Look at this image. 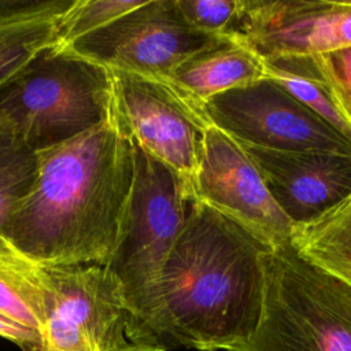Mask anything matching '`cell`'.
<instances>
[{
  "label": "cell",
  "mask_w": 351,
  "mask_h": 351,
  "mask_svg": "<svg viewBox=\"0 0 351 351\" xmlns=\"http://www.w3.org/2000/svg\"><path fill=\"white\" fill-rule=\"evenodd\" d=\"M232 351H351V287L291 243L271 248L259 322Z\"/></svg>",
  "instance_id": "cell-4"
},
{
  "label": "cell",
  "mask_w": 351,
  "mask_h": 351,
  "mask_svg": "<svg viewBox=\"0 0 351 351\" xmlns=\"http://www.w3.org/2000/svg\"><path fill=\"white\" fill-rule=\"evenodd\" d=\"M134 148L110 121L37 151V177L0 234L43 267L108 266L125 239Z\"/></svg>",
  "instance_id": "cell-2"
},
{
  "label": "cell",
  "mask_w": 351,
  "mask_h": 351,
  "mask_svg": "<svg viewBox=\"0 0 351 351\" xmlns=\"http://www.w3.org/2000/svg\"><path fill=\"white\" fill-rule=\"evenodd\" d=\"M44 269L51 303L36 351H118L129 343L121 287L107 266Z\"/></svg>",
  "instance_id": "cell-9"
},
{
  "label": "cell",
  "mask_w": 351,
  "mask_h": 351,
  "mask_svg": "<svg viewBox=\"0 0 351 351\" xmlns=\"http://www.w3.org/2000/svg\"><path fill=\"white\" fill-rule=\"evenodd\" d=\"M118 351H163V350H159V348H155V347H151V346H143V344H136V343L129 341L126 346H123Z\"/></svg>",
  "instance_id": "cell-23"
},
{
  "label": "cell",
  "mask_w": 351,
  "mask_h": 351,
  "mask_svg": "<svg viewBox=\"0 0 351 351\" xmlns=\"http://www.w3.org/2000/svg\"><path fill=\"white\" fill-rule=\"evenodd\" d=\"M37 177V151L0 121V229Z\"/></svg>",
  "instance_id": "cell-18"
},
{
  "label": "cell",
  "mask_w": 351,
  "mask_h": 351,
  "mask_svg": "<svg viewBox=\"0 0 351 351\" xmlns=\"http://www.w3.org/2000/svg\"><path fill=\"white\" fill-rule=\"evenodd\" d=\"M110 74L108 119L133 144L184 178L192 191L211 125L203 108L169 81L115 70Z\"/></svg>",
  "instance_id": "cell-6"
},
{
  "label": "cell",
  "mask_w": 351,
  "mask_h": 351,
  "mask_svg": "<svg viewBox=\"0 0 351 351\" xmlns=\"http://www.w3.org/2000/svg\"><path fill=\"white\" fill-rule=\"evenodd\" d=\"M318 77L351 125V45L311 55Z\"/></svg>",
  "instance_id": "cell-21"
},
{
  "label": "cell",
  "mask_w": 351,
  "mask_h": 351,
  "mask_svg": "<svg viewBox=\"0 0 351 351\" xmlns=\"http://www.w3.org/2000/svg\"><path fill=\"white\" fill-rule=\"evenodd\" d=\"M185 22L208 36H226L234 25L241 0H176Z\"/></svg>",
  "instance_id": "cell-20"
},
{
  "label": "cell",
  "mask_w": 351,
  "mask_h": 351,
  "mask_svg": "<svg viewBox=\"0 0 351 351\" xmlns=\"http://www.w3.org/2000/svg\"><path fill=\"white\" fill-rule=\"evenodd\" d=\"M226 36L263 60L324 53L351 45V0H241Z\"/></svg>",
  "instance_id": "cell-11"
},
{
  "label": "cell",
  "mask_w": 351,
  "mask_h": 351,
  "mask_svg": "<svg viewBox=\"0 0 351 351\" xmlns=\"http://www.w3.org/2000/svg\"><path fill=\"white\" fill-rule=\"evenodd\" d=\"M0 337L14 343L22 351H36L41 341V335L37 330L19 325L0 314Z\"/></svg>",
  "instance_id": "cell-22"
},
{
  "label": "cell",
  "mask_w": 351,
  "mask_h": 351,
  "mask_svg": "<svg viewBox=\"0 0 351 351\" xmlns=\"http://www.w3.org/2000/svg\"><path fill=\"white\" fill-rule=\"evenodd\" d=\"M240 145L296 229L317 221L351 195V154Z\"/></svg>",
  "instance_id": "cell-12"
},
{
  "label": "cell",
  "mask_w": 351,
  "mask_h": 351,
  "mask_svg": "<svg viewBox=\"0 0 351 351\" xmlns=\"http://www.w3.org/2000/svg\"><path fill=\"white\" fill-rule=\"evenodd\" d=\"M291 244L307 261L351 287V195L317 221L298 228Z\"/></svg>",
  "instance_id": "cell-16"
},
{
  "label": "cell",
  "mask_w": 351,
  "mask_h": 351,
  "mask_svg": "<svg viewBox=\"0 0 351 351\" xmlns=\"http://www.w3.org/2000/svg\"><path fill=\"white\" fill-rule=\"evenodd\" d=\"M192 197L240 223L271 248L292 241L296 228L273 200L251 158L213 125L204 134Z\"/></svg>",
  "instance_id": "cell-10"
},
{
  "label": "cell",
  "mask_w": 351,
  "mask_h": 351,
  "mask_svg": "<svg viewBox=\"0 0 351 351\" xmlns=\"http://www.w3.org/2000/svg\"><path fill=\"white\" fill-rule=\"evenodd\" d=\"M203 111L213 126L240 144L351 154L350 138L269 77L210 99Z\"/></svg>",
  "instance_id": "cell-7"
},
{
  "label": "cell",
  "mask_w": 351,
  "mask_h": 351,
  "mask_svg": "<svg viewBox=\"0 0 351 351\" xmlns=\"http://www.w3.org/2000/svg\"><path fill=\"white\" fill-rule=\"evenodd\" d=\"M110 101V70L53 44L0 85V121L40 151L107 121Z\"/></svg>",
  "instance_id": "cell-3"
},
{
  "label": "cell",
  "mask_w": 351,
  "mask_h": 351,
  "mask_svg": "<svg viewBox=\"0 0 351 351\" xmlns=\"http://www.w3.org/2000/svg\"><path fill=\"white\" fill-rule=\"evenodd\" d=\"M134 148V182L128 230L107 266L115 276L125 311L155 285L174 248L192 200L191 186L176 171Z\"/></svg>",
  "instance_id": "cell-5"
},
{
  "label": "cell",
  "mask_w": 351,
  "mask_h": 351,
  "mask_svg": "<svg viewBox=\"0 0 351 351\" xmlns=\"http://www.w3.org/2000/svg\"><path fill=\"white\" fill-rule=\"evenodd\" d=\"M49 303L45 269L0 234V314L41 335Z\"/></svg>",
  "instance_id": "cell-15"
},
{
  "label": "cell",
  "mask_w": 351,
  "mask_h": 351,
  "mask_svg": "<svg viewBox=\"0 0 351 351\" xmlns=\"http://www.w3.org/2000/svg\"><path fill=\"white\" fill-rule=\"evenodd\" d=\"M263 77V59L237 38L222 36L180 63L167 81L203 108L210 99Z\"/></svg>",
  "instance_id": "cell-13"
},
{
  "label": "cell",
  "mask_w": 351,
  "mask_h": 351,
  "mask_svg": "<svg viewBox=\"0 0 351 351\" xmlns=\"http://www.w3.org/2000/svg\"><path fill=\"white\" fill-rule=\"evenodd\" d=\"M270 250L240 223L192 197L155 285L126 310L129 341L163 351H232L259 322Z\"/></svg>",
  "instance_id": "cell-1"
},
{
  "label": "cell",
  "mask_w": 351,
  "mask_h": 351,
  "mask_svg": "<svg viewBox=\"0 0 351 351\" xmlns=\"http://www.w3.org/2000/svg\"><path fill=\"white\" fill-rule=\"evenodd\" d=\"M217 38L191 27L176 0H144L103 29L60 47L108 70L167 81L180 63Z\"/></svg>",
  "instance_id": "cell-8"
},
{
  "label": "cell",
  "mask_w": 351,
  "mask_h": 351,
  "mask_svg": "<svg viewBox=\"0 0 351 351\" xmlns=\"http://www.w3.org/2000/svg\"><path fill=\"white\" fill-rule=\"evenodd\" d=\"M263 62L265 77L278 82L314 114L351 140V125L318 77L311 56L274 58Z\"/></svg>",
  "instance_id": "cell-17"
},
{
  "label": "cell",
  "mask_w": 351,
  "mask_h": 351,
  "mask_svg": "<svg viewBox=\"0 0 351 351\" xmlns=\"http://www.w3.org/2000/svg\"><path fill=\"white\" fill-rule=\"evenodd\" d=\"M143 3L144 0H74L60 16L58 45H67L103 29Z\"/></svg>",
  "instance_id": "cell-19"
},
{
  "label": "cell",
  "mask_w": 351,
  "mask_h": 351,
  "mask_svg": "<svg viewBox=\"0 0 351 351\" xmlns=\"http://www.w3.org/2000/svg\"><path fill=\"white\" fill-rule=\"evenodd\" d=\"M74 0H33L0 15V85L19 73L43 49L58 44L59 21Z\"/></svg>",
  "instance_id": "cell-14"
}]
</instances>
